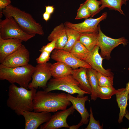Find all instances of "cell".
Here are the masks:
<instances>
[{
	"mask_svg": "<svg viewBox=\"0 0 129 129\" xmlns=\"http://www.w3.org/2000/svg\"><path fill=\"white\" fill-rule=\"evenodd\" d=\"M36 92L35 88L28 90L11 84L9 88L7 105L19 116L22 115L25 112L32 111L33 100Z\"/></svg>",
	"mask_w": 129,
	"mask_h": 129,
	"instance_id": "6da1fadb",
	"label": "cell"
},
{
	"mask_svg": "<svg viewBox=\"0 0 129 129\" xmlns=\"http://www.w3.org/2000/svg\"><path fill=\"white\" fill-rule=\"evenodd\" d=\"M51 14L45 12L43 14V19L46 21H47L49 19Z\"/></svg>",
	"mask_w": 129,
	"mask_h": 129,
	"instance_id": "e575fe53",
	"label": "cell"
},
{
	"mask_svg": "<svg viewBox=\"0 0 129 129\" xmlns=\"http://www.w3.org/2000/svg\"><path fill=\"white\" fill-rule=\"evenodd\" d=\"M5 18L12 17L21 28L27 33L43 36V27L30 14L10 5L2 11Z\"/></svg>",
	"mask_w": 129,
	"mask_h": 129,
	"instance_id": "3957f363",
	"label": "cell"
},
{
	"mask_svg": "<svg viewBox=\"0 0 129 129\" xmlns=\"http://www.w3.org/2000/svg\"><path fill=\"white\" fill-rule=\"evenodd\" d=\"M99 33L86 32L80 33L79 41L89 51L97 45Z\"/></svg>",
	"mask_w": 129,
	"mask_h": 129,
	"instance_id": "44dd1931",
	"label": "cell"
},
{
	"mask_svg": "<svg viewBox=\"0 0 129 129\" xmlns=\"http://www.w3.org/2000/svg\"><path fill=\"white\" fill-rule=\"evenodd\" d=\"M33 103L34 112L54 113L67 109L71 103L65 93L46 92L43 90L37 91Z\"/></svg>",
	"mask_w": 129,
	"mask_h": 129,
	"instance_id": "7a4b0ae2",
	"label": "cell"
},
{
	"mask_svg": "<svg viewBox=\"0 0 129 129\" xmlns=\"http://www.w3.org/2000/svg\"><path fill=\"white\" fill-rule=\"evenodd\" d=\"M98 27L99 35L97 45L100 49V54L104 59L109 60L111 58L110 54L112 50L121 44L125 46L128 43V40L124 37L118 39L108 37L102 32L99 25Z\"/></svg>",
	"mask_w": 129,
	"mask_h": 129,
	"instance_id": "ba28073f",
	"label": "cell"
},
{
	"mask_svg": "<svg viewBox=\"0 0 129 129\" xmlns=\"http://www.w3.org/2000/svg\"><path fill=\"white\" fill-rule=\"evenodd\" d=\"M11 0H0V17H1L3 14L2 11L7 6L10 4Z\"/></svg>",
	"mask_w": 129,
	"mask_h": 129,
	"instance_id": "d6a6232c",
	"label": "cell"
},
{
	"mask_svg": "<svg viewBox=\"0 0 129 129\" xmlns=\"http://www.w3.org/2000/svg\"><path fill=\"white\" fill-rule=\"evenodd\" d=\"M83 124L82 123L80 122L77 125H74L71 126H70V127L69 129H77Z\"/></svg>",
	"mask_w": 129,
	"mask_h": 129,
	"instance_id": "d590c367",
	"label": "cell"
},
{
	"mask_svg": "<svg viewBox=\"0 0 129 129\" xmlns=\"http://www.w3.org/2000/svg\"><path fill=\"white\" fill-rule=\"evenodd\" d=\"M51 70L52 76L54 78H59L71 74L73 70L65 64L60 62L52 64Z\"/></svg>",
	"mask_w": 129,
	"mask_h": 129,
	"instance_id": "ffe728a7",
	"label": "cell"
},
{
	"mask_svg": "<svg viewBox=\"0 0 129 129\" xmlns=\"http://www.w3.org/2000/svg\"><path fill=\"white\" fill-rule=\"evenodd\" d=\"M78 82L71 74L59 78L50 79L47 87L44 91L49 92L54 90H59L73 94H78L77 97H82L85 94L89 93L82 90L79 87Z\"/></svg>",
	"mask_w": 129,
	"mask_h": 129,
	"instance_id": "5b68a950",
	"label": "cell"
},
{
	"mask_svg": "<svg viewBox=\"0 0 129 129\" xmlns=\"http://www.w3.org/2000/svg\"><path fill=\"white\" fill-rule=\"evenodd\" d=\"M45 12L51 15L55 9L53 6H45Z\"/></svg>",
	"mask_w": 129,
	"mask_h": 129,
	"instance_id": "836d02e7",
	"label": "cell"
},
{
	"mask_svg": "<svg viewBox=\"0 0 129 129\" xmlns=\"http://www.w3.org/2000/svg\"><path fill=\"white\" fill-rule=\"evenodd\" d=\"M128 70L129 71V67L128 68ZM125 88L128 91L129 93V81L126 84Z\"/></svg>",
	"mask_w": 129,
	"mask_h": 129,
	"instance_id": "74e56055",
	"label": "cell"
},
{
	"mask_svg": "<svg viewBox=\"0 0 129 129\" xmlns=\"http://www.w3.org/2000/svg\"><path fill=\"white\" fill-rule=\"evenodd\" d=\"M96 71L92 68H87L86 73L91 88V99L95 101L97 98V91L99 86L96 75Z\"/></svg>",
	"mask_w": 129,
	"mask_h": 129,
	"instance_id": "7402d4cb",
	"label": "cell"
},
{
	"mask_svg": "<svg viewBox=\"0 0 129 129\" xmlns=\"http://www.w3.org/2000/svg\"><path fill=\"white\" fill-rule=\"evenodd\" d=\"M107 13L104 12L100 17L96 18L86 19L84 21L78 23H74L66 21L64 24L66 27L75 30L80 33L86 32L99 33L98 24L106 19Z\"/></svg>",
	"mask_w": 129,
	"mask_h": 129,
	"instance_id": "7c38bea8",
	"label": "cell"
},
{
	"mask_svg": "<svg viewBox=\"0 0 129 129\" xmlns=\"http://www.w3.org/2000/svg\"><path fill=\"white\" fill-rule=\"evenodd\" d=\"M87 69L81 67L79 68L73 69L71 74L79 83L80 88L89 94H91V88L87 76Z\"/></svg>",
	"mask_w": 129,
	"mask_h": 129,
	"instance_id": "d6986e66",
	"label": "cell"
},
{
	"mask_svg": "<svg viewBox=\"0 0 129 129\" xmlns=\"http://www.w3.org/2000/svg\"><path fill=\"white\" fill-rule=\"evenodd\" d=\"M99 48L97 45L91 51H90L86 57L82 60L89 64L92 68L102 74L113 78V74L111 70H105L102 65L103 58L99 53Z\"/></svg>",
	"mask_w": 129,
	"mask_h": 129,
	"instance_id": "4fadbf2b",
	"label": "cell"
},
{
	"mask_svg": "<svg viewBox=\"0 0 129 129\" xmlns=\"http://www.w3.org/2000/svg\"><path fill=\"white\" fill-rule=\"evenodd\" d=\"M25 121V129H36L43 123L48 122L52 115L50 113L25 112L22 115Z\"/></svg>",
	"mask_w": 129,
	"mask_h": 129,
	"instance_id": "5bb4252c",
	"label": "cell"
},
{
	"mask_svg": "<svg viewBox=\"0 0 129 129\" xmlns=\"http://www.w3.org/2000/svg\"><path fill=\"white\" fill-rule=\"evenodd\" d=\"M39 56L36 59L37 64H42L46 63L48 61L50 58L51 53L48 52L43 51Z\"/></svg>",
	"mask_w": 129,
	"mask_h": 129,
	"instance_id": "4dcf8cb0",
	"label": "cell"
},
{
	"mask_svg": "<svg viewBox=\"0 0 129 129\" xmlns=\"http://www.w3.org/2000/svg\"><path fill=\"white\" fill-rule=\"evenodd\" d=\"M75 109L72 106L67 109L58 111L52 115L49 120L40 125L41 129H57L62 128H69L67 119L70 115L73 114Z\"/></svg>",
	"mask_w": 129,
	"mask_h": 129,
	"instance_id": "30bf717a",
	"label": "cell"
},
{
	"mask_svg": "<svg viewBox=\"0 0 129 129\" xmlns=\"http://www.w3.org/2000/svg\"><path fill=\"white\" fill-rule=\"evenodd\" d=\"M84 3L90 11L91 16L93 17L99 12L100 5L102 4L101 0H86Z\"/></svg>",
	"mask_w": 129,
	"mask_h": 129,
	"instance_id": "4316f807",
	"label": "cell"
},
{
	"mask_svg": "<svg viewBox=\"0 0 129 129\" xmlns=\"http://www.w3.org/2000/svg\"><path fill=\"white\" fill-rule=\"evenodd\" d=\"M22 41L14 39H4L0 37V63L22 45Z\"/></svg>",
	"mask_w": 129,
	"mask_h": 129,
	"instance_id": "2e32d148",
	"label": "cell"
},
{
	"mask_svg": "<svg viewBox=\"0 0 129 129\" xmlns=\"http://www.w3.org/2000/svg\"><path fill=\"white\" fill-rule=\"evenodd\" d=\"M67 39L66 27L63 23L54 28L47 38L50 42L56 40L55 49H63L66 44Z\"/></svg>",
	"mask_w": 129,
	"mask_h": 129,
	"instance_id": "e0dca14e",
	"label": "cell"
},
{
	"mask_svg": "<svg viewBox=\"0 0 129 129\" xmlns=\"http://www.w3.org/2000/svg\"><path fill=\"white\" fill-rule=\"evenodd\" d=\"M65 27L68 39L66 44L63 49L70 52L75 43L79 40L80 33L74 29Z\"/></svg>",
	"mask_w": 129,
	"mask_h": 129,
	"instance_id": "cb8c5ba5",
	"label": "cell"
},
{
	"mask_svg": "<svg viewBox=\"0 0 129 129\" xmlns=\"http://www.w3.org/2000/svg\"><path fill=\"white\" fill-rule=\"evenodd\" d=\"M67 98L72 104L75 109L80 114L81 117L80 122L83 124H87L89 121V114L85 106V103L88 100V96L75 97L70 94H67Z\"/></svg>",
	"mask_w": 129,
	"mask_h": 129,
	"instance_id": "9a60e30c",
	"label": "cell"
},
{
	"mask_svg": "<svg viewBox=\"0 0 129 129\" xmlns=\"http://www.w3.org/2000/svg\"><path fill=\"white\" fill-rule=\"evenodd\" d=\"M89 51L79 40L75 43L70 52L76 58L82 60Z\"/></svg>",
	"mask_w": 129,
	"mask_h": 129,
	"instance_id": "d4e9b609",
	"label": "cell"
},
{
	"mask_svg": "<svg viewBox=\"0 0 129 129\" xmlns=\"http://www.w3.org/2000/svg\"><path fill=\"white\" fill-rule=\"evenodd\" d=\"M126 114L124 117L129 120V113L128 111L126 110ZM128 129H129V128H128Z\"/></svg>",
	"mask_w": 129,
	"mask_h": 129,
	"instance_id": "8d00e7d4",
	"label": "cell"
},
{
	"mask_svg": "<svg viewBox=\"0 0 129 129\" xmlns=\"http://www.w3.org/2000/svg\"><path fill=\"white\" fill-rule=\"evenodd\" d=\"M35 68V66L29 64L15 68L0 65V79L7 80L11 84L16 83L27 89Z\"/></svg>",
	"mask_w": 129,
	"mask_h": 129,
	"instance_id": "277c9868",
	"label": "cell"
},
{
	"mask_svg": "<svg viewBox=\"0 0 129 129\" xmlns=\"http://www.w3.org/2000/svg\"><path fill=\"white\" fill-rule=\"evenodd\" d=\"M91 16V12L88 7L84 3L80 4L78 9L75 19L78 20L87 19Z\"/></svg>",
	"mask_w": 129,
	"mask_h": 129,
	"instance_id": "f1b7e54d",
	"label": "cell"
},
{
	"mask_svg": "<svg viewBox=\"0 0 129 129\" xmlns=\"http://www.w3.org/2000/svg\"><path fill=\"white\" fill-rule=\"evenodd\" d=\"M52 64L49 62L38 64L32 76V81L28 88L37 89L41 88L44 90L47 87V82L52 76L51 70Z\"/></svg>",
	"mask_w": 129,
	"mask_h": 129,
	"instance_id": "52a82bcc",
	"label": "cell"
},
{
	"mask_svg": "<svg viewBox=\"0 0 129 129\" xmlns=\"http://www.w3.org/2000/svg\"><path fill=\"white\" fill-rule=\"evenodd\" d=\"M102 5L99 9V12L104 8L107 7L110 9L118 11L120 13L125 15L121 9L123 4L126 5L128 0H101Z\"/></svg>",
	"mask_w": 129,
	"mask_h": 129,
	"instance_id": "603a6c76",
	"label": "cell"
},
{
	"mask_svg": "<svg viewBox=\"0 0 129 129\" xmlns=\"http://www.w3.org/2000/svg\"><path fill=\"white\" fill-rule=\"evenodd\" d=\"M30 59V52L22 44L16 51L6 57L0 65L9 68L19 67L28 64Z\"/></svg>",
	"mask_w": 129,
	"mask_h": 129,
	"instance_id": "9c48e42d",
	"label": "cell"
},
{
	"mask_svg": "<svg viewBox=\"0 0 129 129\" xmlns=\"http://www.w3.org/2000/svg\"><path fill=\"white\" fill-rule=\"evenodd\" d=\"M51 58L57 62H63L73 69L83 67L91 68V66L85 62L75 57L70 52L55 49L52 52Z\"/></svg>",
	"mask_w": 129,
	"mask_h": 129,
	"instance_id": "8fae6325",
	"label": "cell"
},
{
	"mask_svg": "<svg viewBox=\"0 0 129 129\" xmlns=\"http://www.w3.org/2000/svg\"><path fill=\"white\" fill-rule=\"evenodd\" d=\"M56 43V40L54 39L47 45L43 46L39 51L40 52L43 51H45L51 53L55 48Z\"/></svg>",
	"mask_w": 129,
	"mask_h": 129,
	"instance_id": "1f68e13d",
	"label": "cell"
},
{
	"mask_svg": "<svg viewBox=\"0 0 129 129\" xmlns=\"http://www.w3.org/2000/svg\"><path fill=\"white\" fill-rule=\"evenodd\" d=\"M117 90L111 86H99L97 91V98L103 99H109L115 95Z\"/></svg>",
	"mask_w": 129,
	"mask_h": 129,
	"instance_id": "484cf974",
	"label": "cell"
},
{
	"mask_svg": "<svg viewBox=\"0 0 129 129\" xmlns=\"http://www.w3.org/2000/svg\"><path fill=\"white\" fill-rule=\"evenodd\" d=\"M129 93L125 88H123L117 90L116 93V100L120 109L118 122H123V118L126 114V108L128 105V101L129 100Z\"/></svg>",
	"mask_w": 129,
	"mask_h": 129,
	"instance_id": "ac0fdd59",
	"label": "cell"
},
{
	"mask_svg": "<svg viewBox=\"0 0 129 129\" xmlns=\"http://www.w3.org/2000/svg\"><path fill=\"white\" fill-rule=\"evenodd\" d=\"M96 75L99 86H113V78L105 75L97 71Z\"/></svg>",
	"mask_w": 129,
	"mask_h": 129,
	"instance_id": "83f0119b",
	"label": "cell"
},
{
	"mask_svg": "<svg viewBox=\"0 0 129 129\" xmlns=\"http://www.w3.org/2000/svg\"><path fill=\"white\" fill-rule=\"evenodd\" d=\"M35 35L25 32L12 17L5 18L0 21V37L3 39H14L26 42Z\"/></svg>",
	"mask_w": 129,
	"mask_h": 129,
	"instance_id": "8992f818",
	"label": "cell"
},
{
	"mask_svg": "<svg viewBox=\"0 0 129 129\" xmlns=\"http://www.w3.org/2000/svg\"><path fill=\"white\" fill-rule=\"evenodd\" d=\"M90 113L89 114V123L85 129H102L103 125H101L99 120L97 121L95 119L93 116L92 108H90Z\"/></svg>",
	"mask_w": 129,
	"mask_h": 129,
	"instance_id": "f546056e",
	"label": "cell"
}]
</instances>
